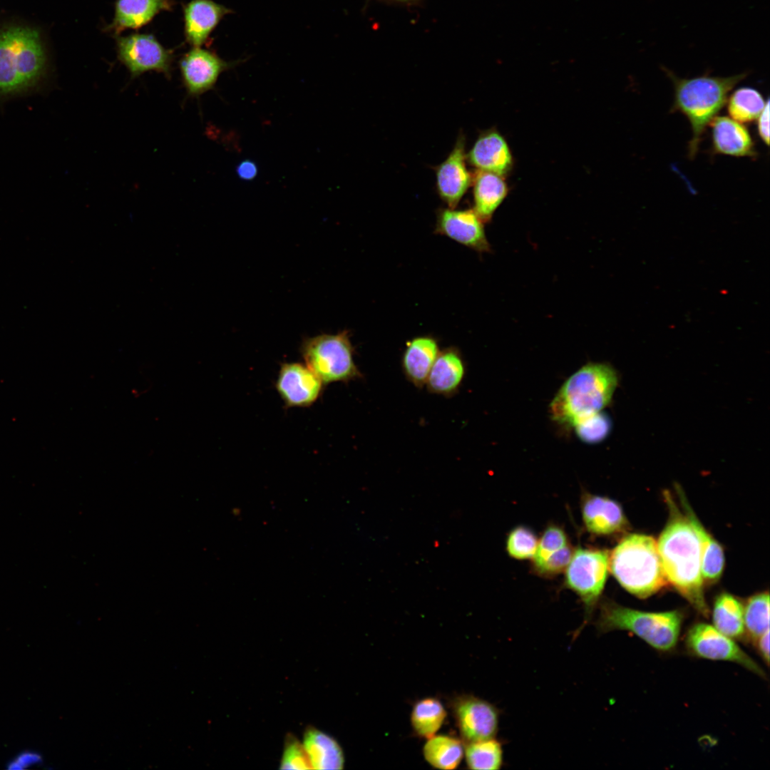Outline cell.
<instances>
[{
	"instance_id": "6da1fadb",
	"label": "cell",
	"mask_w": 770,
	"mask_h": 770,
	"mask_svg": "<svg viewBox=\"0 0 770 770\" xmlns=\"http://www.w3.org/2000/svg\"><path fill=\"white\" fill-rule=\"evenodd\" d=\"M664 496L669 516L657 545L665 577L698 612L708 617L699 538L669 493L666 492Z\"/></svg>"
},
{
	"instance_id": "7a4b0ae2",
	"label": "cell",
	"mask_w": 770,
	"mask_h": 770,
	"mask_svg": "<svg viewBox=\"0 0 770 770\" xmlns=\"http://www.w3.org/2000/svg\"><path fill=\"white\" fill-rule=\"evenodd\" d=\"M674 85V101L672 112H679L689 120L692 131L689 143V158L693 160L707 126L717 116L728 99L730 91L749 74L741 73L727 77L704 74L691 78L678 77L672 71L663 68Z\"/></svg>"
},
{
	"instance_id": "3957f363",
	"label": "cell",
	"mask_w": 770,
	"mask_h": 770,
	"mask_svg": "<svg viewBox=\"0 0 770 770\" xmlns=\"http://www.w3.org/2000/svg\"><path fill=\"white\" fill-rule=\"evenodd\" d=\"M617 384L612 366L590 363L573 373L561 386L550 404L553 419L573 426L579 421L602 411L610 403Z\"/></svg>"
},
{
	"instance_id": "277c9868",
	"label": "cell",
	"mask_w": 770,
	"mask_h": 770,
	"mask_svg": "<svg viewBox=\"0 0 770 770\" xmlns=\"http://www.w3.org/2000/svg\"><path fill=\"white\" fill-rule=\"evenodd\" d=\"M40 34L33 27L10 26L0 30V96L26 92L36 86L46 68Z\"/></svg>"
},
{
	"instance_id": "5b68a950",
	"label": "cell",
	"mask_w": 770,
	"mask_h": 770,
	"mask_svg": "<svg viewBox=\"0 0 770 770\" xmlns=\"http://www.w3.org/2000/svg\"><path fill=\"white\" fill-rule=\"evenodd\" d=\"M609 569L623 588L640 598L650 597L667 583L657 541L644 534L622 538L609 554Z\"/></svg>"
},
{
	"instance_id": "8992f818",
	"label": "cell",
	"mask_w": 770,
	"mask_h": 770,
	"mask_svg": "<svg viewBox=\"0 0 770 770\" xmlns=\"http://www.w3.org/2000/svg\"><path fill=\"white\" fill-rule=\"evenodd\" d=\"M684 615L679 610L652 612L603 602L596 621L600 633L627 630L660 652L674 650L678 642Z\"/></svg>"
},
{
	"instance_id": "52a82bcc",
	"label": "cell",
	"mask_w": 770,
	"mask_h": 770,
	"mask_svg": "<svg viewBox=\"0 0 770 770\" xmlns=\"http://www.w3.org/2000/svg\"><path fill=\"white\" fill-rule=\"evenodd\" d=\"M300 352L305 364L325 386L363 377L354 361V349L346 330L307 338L302 343Z\"/></svg>"
},
{
	"instance_id": "ba28073f",
	"label": "cell",
	"mask_w": 770,
	"mask_h": 770,
	"mask_svg": "<svg viewBox=\"0 0 770 770\" xmlns=\"http://www.w3.org/2000/svg\"><path fill=\"white\" fill-rule=\"evenodd\" d=\"M565 570V586L580 597L589 617L606 582L609 553L605 550L579 548Z\"/></svg>"
},
{
	"instance_id": "9c48e42d",
	"label": "cell",
	"mask_w": 770,
	"mask_h": 770,
	"mask_svg": "<svg viewBox=\"0 0 770 770\" xmlns=\"http://www.w3.org/2000/svg\"><path fill=\"white\" fill-rule=\"evenodd\" d=\"M684 645L692 656L733 662L763 679L766 678L765 672L756 661L734 639L722 634L713 625L704 622L693 625L687 632Z\"/></svg>"
},
{
	"instance_id": "30bf717a",
	"label": "cell",
	"mask_w": 770,
	"mask_h": 770,
	"mask_svg": "<svg viewBox=\"0 0 770 770\" xmlns=\"http://www.w3.org/2000/svg\"><path fill=\"white\" fill-rule=\"evenodd\" d=\"M116 50L119 61L133 78L148 71H156L170 77L173 61V51L166 49L152 34H133L118 36Z\"/></svg>"
},
{
	"instance_id": "8fae6325",
	"label": "cell",
	"mask_w": 770,
	"mask_h": 770,
	"mask_svg": "<svg viewBox=\"0 0 770 770\" xmlns=\"http://www.w3.org/2000/svg\"><path fill=\"white\" fill-rule=\"evenodd\" d=\"M240 61H226L215 51L192 47L179 61L187 96L197 98L214 89L221 73L235 67Z\"/></svg>"
},
{
	"instance_id": "7c38bea8",
	"label": "cell",
	"mask_w": 770,
	"mask_h": 770,
	"mask_svg": "<svg viewBox=\"0 0 770 770\" xmlns=\"http://www.w3.org/2000/svg\"><path fill=\"white\" fill-rule=\"evenodd\" d=\"M453 712L466 744L495 738L499 712L493 704L473 696H461L454 701Z\"/></svg>"
},
{
	"instance_id": "4fadbf2b",
	"label": "cell",
	"mask_w": 770,
	"mask_h": 770,
	"mask_svg": "<svg viewBox=\"0 0 770 770\" xmlns=\"http://www.w3.org/2000/svg\"><path fill=\"white\" fill-rule=\"evenodd\" d=\"M325 385L306 365L284 362L280 365L274 387L286 408H306L321 396Z\"/></svg>"
},
{
	"instance_id": "5bb4252c",
	"label": "cell",
	"mask_w": 770,
	"mask_h": 770,
	"mask_svg": "<svg viewBox=\"0 0 770 770\" xmlns=\"http://www.w3.org/2000/svg\"><path fill=\"white\" fill-rule=\"evenodd\" d=\"M436 232L476 251H490L483 221L474 210L441 209Z\"/></svg>"
},
{
	"instance_id": "9a60e30c",
	"label": "cell",
	"mask_w": 770,
	"mask_h": 770,
	"mask_svg": "<svg viewBox=\"0 0 770 770\" xmlns=\"http://www.w3.org/2000/svg\"><path fill=\"white\" fill-rule=\"evenodd\" d=\"M464 139L459 136L448 156L436 169V188L448 208H455L470 185L466 165Z\"/></svg>"
},
{
	"instance_id": "2e32d148",
	"label": "cell",
	"mask_w": 770,
	"mask_h": 770,
	"mask_svg": "<svg viewBox=\"0 0 770 770\" xmlns=\"http://www.w3.org/2000/svg\"><path fill=\"white\" fill-rule=\"evenodd\" d=\"M581 512L586 530L595 535L617 534L627 527L622 508L607 497L585 493L581 500Z\"/></svg>"
},
{
	"instance_id": "e0dca14e",
	"label": "cell",
	"mask_w": 770,
	"mask_h": 770,
	"mask_svg": "<svg viewBox=\"0 0 770 770\" xmlns=\"http://www.w3.org/2000/svg\"><path fill=\"white\" fill-rule=\"evenodd\" d=\"M232 10L212 0H191L183 6L184 31L192 47H201L223 17Z\"/></svg>"
},
{
	"instance_id": "ac0fdd59",
	"label": "cell",
	"mask_w": 770,
	"mask_h": 770,
	"mask_svg": "<svg viewBox=\"0 0 770 770\" xmlns=\"http://www.w3.org/2000/svg\"><path fill=\"white\" fill-rule=\"evenodd\" d=\"M713 154L754 158V142L748 128L724 115L716 116L710 123Z\"/></svg>"
},
{
	"instance_id": "d6986e66",
	"label": "cell",
	"mask_w": 770,
	"mask_h": 770,
	"mask_svg": "<svg viewBox=\"0 0 770 770\" xmlns=\"http://www.w3.org/2000/svg\"><path fill=\"white\" fill-rule=\"evenodd\" d=\"M466 374V364L459 350L448 347L440 351L427 377V391L450 398L458 391Z\"/></svg>"
},
{
	"instance_id": "ffe728a7",
	"label": "cell",
	"mask_w": 770,
	"mask_h": 770,
	"mask_svg": "<svg viewBox=\"0 0 770 770\" xmlns=\"http://www.w3.org/2000/svg\"><path fill=\"white\" fill-rule=\"evenodd\" d=\"M439 352L438 342L432 337L420 336L407 342L401 358V369L406 379L416 388L425 386Z\"/></svg>"
},
{
	"instance_id": "44dd1931",
	"label": "cell",
	"mask_w": 770,
	"mask_h": 770,
	"mask_svg": "<svg viewBox=\"0 0 770 770\" xmlns=\"http://www.w3.org/2000/svg\"><path fill=\"white\" fill-rule=\"evenodd\" d=\"M173 6L172 0H116L113 19L106 29L118 35L127 29H139Z\"/></svg>"
},
{
	"instance_id": "7402d4cb",
	"label": "cell",
	"mask_w": 770,
	"mask_h": 770,
	"mask_svg": "<svg viewBox=\"0 0 770 770\" xmlns=\"http://www.w3.org/2000/svg\"><path fill=\"white\" fill-rule=\"evenodd\" d=\"M677 492L684 513L699 540L703 580L708 582L717 581L721 577L724 565V555L722 546L700 523L679 487Z\"/></svg>"
},
{
	"instance_id": "603a6c76",
	"label": "cell",
	"mask_w": 770,
	"mask_h": 770,
	"mask_svg": "<svg viewBox=\"0 0 770 770\" xmlns=\"http://www.w3.org/2000/svg\"><path fill=\"white\" fill-rule=\"evenodd\" d=\"M469 162L480 170L499 175L508 171L512 158L505 140L496 132L481 135L468 153Z\"/></svg>"
},
{
	"instance_id": "cb8c5ba5",
	"label": "cell",
	"mask_w": 770,
	"mask_h": 770,
	"mask_svg": "<svg viewBox=\"0 0 770 770\" xmlns=\"http://www.w3.org/2000/svg\"><path fill=\"white\" fill-rule=\"evenodd\" d=\"M303 746L312 769H342L344 756L339 743L331 736L309 727L304 732Z\"/></svg>"
},
{
	"instance_id": "d4e9b609",
	"label": "cell",
	"mask_w": 770,
	"mask_h": 770,
	"mask_svg": "<svg viewBox=\"0 0 770 770\" xmlns=\"http://www.w3.org/2000/svg\"><path fill=\"white\" fill-rule=\"evenodd\" d=\"M506 195L507 186L500 175L480 170L476 173L473 180L474 210L483 222L491 220Z\"/></svg>"
},
{
	"instance_id": "484cf974",
	"label": "cell",
	"mask_w": 770,
	"mask_h": 770,
	"mask_svg": "<svg viewBox=\"0 0 770 770\" xmlns=\"http://www.w3.org/2000/svg\"><path fill=\"white\" fill-rule=\"evenodd\" d=\"M712 622L717 630L727 637L734 640H746L744 606L732 595L723 592L717 597L713 606Z\"/></svg>"
},
{
	"instance_id": "4316f807",
	"label": "cell",
	"mask_w": 770,
	"mask_h": 770,
	"mask_svg": "<svg viewBox=\"0 0 770 770\" xmlns=\"http://www.w3.org/2000/svg\"><path fill=\"white\" fill-rule=\"evenodd\" d=\"M426 761L440 769H454L460 764L464 754L463 742L448 735L433 736L423 748Z\"/></svg>"
},
{
	"instance_id": "83f0119b",
	"label": "cell",
	"mask_w": 770,
	"mask_h": 770,
	"mask_svg": "<svg viewBox=\"0 0 770 770\" xmlns=\"http://www.w3.org/2000/svg\"><path fill=\"white\" fill-rule=\"evenodd\" d=\"M446 717V711L441 702L433 697L418 701L411 714V723L416 734L429 739L441 727Z\"/></svg>"
},
{
	"instance_id": "f1b7e54d",
	"label": "cell",
	"mask_w": 770,
	"mask_h": 770,
	"mask_svg": "<svg viewBox=\"0 0 770 770\" xmlns=\"http://www.w3.org/2000/svg\"><path fill=\"white\" fill-rule=\"evenodd\" d=\"M766 101L756 89L741 87L731 94L726 103L731 118L740 123H747L756 120Z\"/></svg>"
},
{
	"instance_id": "f546056e",
	"label": "cell",
	"mask_w": 770,
	"mask_h": 770,
	"mask_svg": "<svg viewBox=\"0 0 770 770\" xmlns=\"http://www.w3.org/2000/svg\"><path fill=\"white\" fill-rule=\"evenodd\" d=\"M464 752L470 769L496 770L503 765L502 744L495 738L468 743Z\"/></svg>"
},
{
	"instance_id": "4dcf8cb0",
	"label": "cell",
	"mask_w": 770,
	"mask_h": 770,
	"mask_svg": "<svg viewBox=\"0 0 770 770\" xmlns=\"http://www.w3.org/2000/svg\"><path fill=\"white\" fill-rule=\"evenodd\" d=\"M746 635L754 642L769 631V595L762 592L751 596L744 607Z\"/></svg>"
},
{
	"instance_id": "1f68e13d",
	"label": "cell",
	"mask_w": 770,
	"mask_h": 770,
	"mask_svg": "<svg viewBox=\"0 0 770 770\" xmlns=\"http://www.w3.org/2000/svg\"><path fill=\"white\" fill-rule=\"evenodd\" d=\"M538 543V538L532 530L524 525H518L508 535L506 550L514 559H530L533 558Z\"/></svg>"
},
{
	"instance_id": "d6a6232c",
	"label": "cell",
	"mask_w": 770,
	"mask_h": 770,
	"mask_svg": "<svg viewBox=\"0 0 770 770\" xmlns=\"http://www.w3.org/2000/svg\"><path fill=\"white\" fill-rule=\"evenodd\" d=\"M578 437L587 443H596L605 439L610 432V419L602 411L593 414L576 423Z\"/></svg>"
},
{
	"instance_id": "836d02e7",
	"label": "cell",
	"mask_w": 770,
	"mask_h": 770,
	"mask_svg": "<svg viewBox=\"0 0 770 770\" xmlns=\"http://www.w3.org/2000/svg\"><path fill=\"white\" fill-rule=\"evenodd\" d=\"M568 545L565 532L560 527L551 525L544 530L533 558V567L545 560L551 553Z\"/></svg>"
},
{
	"instance_id": "e575fe53",
	"label": "cell",
	"mask_w": 770,
	"mask_h": 770,
	"mask_svg": "<svg viewBox=\"0 0 770 770\" xmlns=\"http://www.w3.org/2000/svg\"><path fill=\"white\" fill-rule=\"evenodd\" d=\"M279 768L295 770L312 769L303 744L292 734L286 737Z\"/></svg>"
},
{
	"instance_id": "d590c367",
	"label": "cell",
	"mask_w": 770,
	"mask_h": 770,
	"mask_svg": "<svg viewBox=\"0 0 770 770\" xmlns=\"http://www.w3.org/2000/svg\"><path fill=\"white\" fill-rule=\"evenodd\" d=\"M574 550L570 544L551 553L539 565L533 567L534 570L542 576H553L566 569Z\"/></svg>"
},
{
	"instance_id": "8d00e7d4",
	"label": "cell",
	"mask_w": 770,
	"mask_h": 770,
	"mask_svg": "<svg viewBox=\"0 0 770 770\" xmlns=\"http://www.w3.org/2000/svg\"><path fill=\"white\" fill-rule=\"evenodd\" d=\"M41 755L36 752L24 751L9 763L8 769L11 770L24 769L41 763Z\"/></svg>"
},
{
	"instance_id": "74e56055",
	"label": "cell",
	"mask_w": 770,
	"mask_h": 770,
	"mask_svg": "<svg viewBox=\"0 0 770 770\" xmlns=\"http://www.w3.org/2000/svg\"><path fill=\"white\" fill-rule=\"evenodd\" d=\"M757 132L760 138L766 145H769V101L766 103L762 112L756 118Z\"/></svg>"
},
{
	"instance_id": "f35d334b",
	"label": "cell",
	"mask_w": 770,
	"mask_h": 770,
	"mask_svg": "<svg viewBox=\"0 0 770 770\" xmlns=\"http://www.w3.org/2000/svg\"><path fill=\"white\" fill-rule=\"evenodd\" d=\"M236 171L240 178L244 180H251L257 174V167L252 160H245L238 165Z\"/></svg>"
},
{
	"instance_id": "ab89813d",
	"label": "cell",
	"mask_w": 770,
	"mask_h": 770,
	"mask_svg": "<svg viewBox=\"0 0 770 770\" xmlns=\"http://www.w3.org/2000/svg\"><path fill=\"white\" fill-rule=\"evenodd\" d=\"M758 653L763 661L769 666V631L759 637L754 641Z\"/></svg>"
},
{
	"instance_id": "60d3db41",
	"label": "cell",
	"mask_w": 770,
	"mask_h": 770,
	"mask_svg": "<svg viewBox=\"0 0 770 770\" xmlns=\"http://www.w3.org/2000/svg\"><path fill=\"white\" fill-rule=\"evenodd\" d=\"M394 1H401V2H413V1H416L417 0H394Z\"/></svg>"
}]
</instances>
